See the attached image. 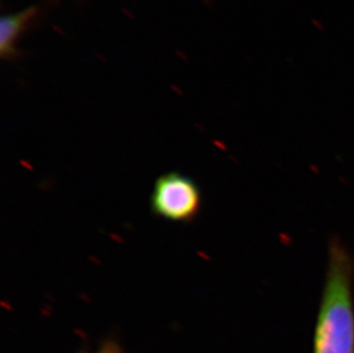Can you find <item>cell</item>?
<instances>
[{
    "label": "cell",
    "instance_id": "cell-1",
    "mask_svg": "<svg viewBox=\"0 0 354 353\" xmlns=\"http://www.w3.org/2000/svg\"><path fill=\"white\" fill-rule=\"evenodd\" d=\"M354 258L334 237L313 335V353H354Z\"/></svg>",
    "mask_w": 354,
    "mask_h": 353
},
{
    "label": "cell",
    "instance_id": "cell-2",
    "mask_svg": "<svg viewBox=\"0 0 354 353\" xmlns=\"http://www.w3.org/2000/svg\"><path fill=\"white\" fill-rule=\"evenodd\" d=\"M202 206L200 187L191 176L170 171L155 180L151 195V212L164 219L191 223Z\"/></svg>",
    "mask_w": 354,
    "mask_h": 353
},
{
    "label": "cell",
    "instance_id": "cell-4",
    "mask_svg": "<svg viewBox=\"0 0 354 353\" xmlns=\"http://www.w3.org/2000/svg\"><path fill=\"white\" fill-rule=\"evenodd\" d=\"M99 353H120V347L114 342H107L102 345Z\"/></svg>",
    "mask_w": 354,
    "mask_h": 353
},
{
    "label": "cell",
    "instance_id": "cell-3",
    "mask_svg": "<svg viewBox=\"0 0 354 353\" xmlns=\"http://www.w3.org/2000/svg\"><path fill=\"white\" fill-rule=\"evenodd\" d=\"M39 15V7L30 6L6 14L0 20V57L14 60L19 57V43Z\"/></svg>",
    "mask_w": 354,
    "mask_h": 353
}]
</instances>
